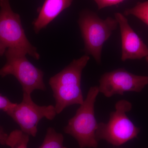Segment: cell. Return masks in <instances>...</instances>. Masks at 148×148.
<instances>
[{
    "instance_id": "1",
    "label": "cell",
    "mask_w": 148,
    "mask_h": 148,
    "mask_svg": "<svg viewBox=\"0 0 148 148\" xmlns=\"http://www.w3.org/2000/svg\"><path fill=\"white\" fill-rule=\"evenodd\" d=\"M89 59V56L86 54L74 59L61 72L49 79V84L53 91L57 114L69 106L83 103L82 75Z\"/></svg>"
},
{
    "instance_id": "2",
    "label": "cell",
    "mask_w": 148,
    "mask_h": 148,
    "mask_svg": "<svg viewBox=\"0 0 148 148\" xmlns=\"http://www.w3.org/2000/svg\"><path fill=\"white\" fill-rule=\"evenodd\" d=\"M78 23L86 54L91 56L97 64H101L103 45L117 28V21L110 16L102 19L94 12L84 9L79 14Z\"/></svg>"
},
{
    "instance_id": "3",
    "label": "cell",
    "mask_w": 148,
    "mask_h": 148,
    "mask_svg": "<svg viewBox=\"0 0 148 148\" xmlns=\"http://www.w3.org/2000/svg\"><path fill=\"white\" fill-rule=\"evenodd\" d=\"M99 93L98 86H91L83 103L64 127L65 133L75 138L80 148L98 147L95 133L98 123L95 116L94 106Z\"/></svg>"
},
{
    "instance_id": "4",
    "label": "cell",
    "mask_w": 148,
    "mask_h": 148,
    "mask_svg": "<svg viewBox=\"0 0 148 148\" xmlns=\"http://www.w3.org/2000/svg\"><path fill=\"white\" fill-rule=\"evenodd\" d=\"M7 49L18 51L36 60L40 59L37 49L26 36L20 15L14 12L10 0H0V56Z\"/></svg>"
},
{
    "instance_id": "5",
    "label": "cell",
    "mask_w": 148,
    "mask_h": 148,
    "mask_svg": "<svg viewBox=\"0 0 148 148\" xmlns=\"http://www.w3.org/2000/svg\"><path fill=\"white\" fill-rule=\"evenodd\" d=\"M115 108V111L110 114L108 123H98L95 136L98 142L106 140L113 146L118 147L137 138L140 128L135 126L126 114L132 109L131 103L120 100L116 103Z\"/></svg>"
},
{
    "instance_id": "6",
    "label": "cell",
    "mask_w": 148,
    "mask_h": 148,
    "mask_svg": "<svg viewBox=\"0 0 148 148\" xmlns=\"http://www.w3.org/2000/svg\"><path fill=\"white\" fill-rule=\"evenodd\" d=\"M5 54L6 62L0 69V76L15 77L21 85L23 93L31 94L35 90H46L43 81L44 73L28 60L27 54L11 49H7Z\"/></svg>"
},
{
    "instance_id": "7",
    "label": "cell",
    "mask_w": 148,
    "mask_h": 148,
    "mask_svg": "<svg viewBox=\"0 0 148 148\" xmlns=\"http://www.w3.org/2000/svg\"><path fill=\"white\" fill-rule=\"evenodd\" d=\"M17 124L22 132L35 137L38 124L43 118L52 120L56 115L55 107L52 105L40 106L32 100L31 94L23 93L22 101L16 103L6 112Z\"/></svg>"
},
{
    "instance_id": "8",
    "label": "cell",
    "mask_w": 148,
    "mask_h": 148,
    "mask_svg": "<svg viewBox=\"0 0 148 148\" xmlns=\"http://www.w3.org/2000/svg\"><path fill=\"white\" fill-rule=\"evenodd\" d=\"M99 81V92L110 98L115 94L123 95L125 92H141L148 84V77L135 75L119 68L105 73Z\"/></svg>"
},
{
    "instance_id": "9",
    "label": "cell",
    "mask_w": 148,
    "mask_h": 148,
    "mask_svg": "<svg viewBox=\"0 0 148 148\" xmlns=\"http://www.w3.org/2000/svg\"><path fill=\"white\" fill-rule=\"evenodd\" d=\"M114 18L120 30L121 61L141 59L148 56L147 46L131 28L124 14L117 12Z\"/></svg>"
},
{
    "instance_id": "10",
    "label": "cell",
    "mask_w": 148,
    "mask_h": 148,
    "mask_svg": "<svg viewBox=\"0 0 148 148\" xmlns=\"http://www.w3.org/2000/svg\"><path fill=\"white\" fill-rule=\"evenodd\" d=\"M73 0H45L34 21V29L38 34L72 4Z\"/></svg>"
},
{
    "instance_id": "11",
    "label": "cell",
    "mask_w": 148,
    "mask_h": 148,
    "mask_svg": "<svg viewBox=\"0 0 148 148\" xmlns=\"http://www.w3.org/2000/svg\"><path fill=\"white\" fill-rule=\"evenodd\" d=\"M64 137L53 127H49L42 144L38 148H67L64 146Z\"/></svg>"
},
{
    "instance_id": "12",
    "label": "cell",
    "mask_w": 148,
    "mask_h": 148,
    "mask_svg": "<svg viewBox=\"0 0 148 148\" xmlns=\"http://www.w3.org/2000/svg\"><path fill=\"white\" fill-rule=\"evenodd\" d=\"M29 135L21 130H15L8 135L5 145L11 148H27Z\"/></svg>"
},
{
    "instance_id": "13",
    "label": "cell",
    "mask_w": 148,
    "mask_h": 148,
    "mask_svg": "<svg viewBox=\"0 0 148 148\" xmlns=\"http://www.w3.org/2000/svg\"><path fill=\"white\" fill-rule=\"evenodd\" d=\"M125 16L132 15L137 17L148 26V0L139 2L131 8L125 9L123 12Z\"/></svg>"
},
{
    "instance_id": "14",
    "label": "cell",
    "mask_w": 148,
    "mask_h": 148,
    "mask_svg": "<svg viewBox=\"0 0 148 148\" xmlns=\"http://www.w3.org/2000/svg\"><path fill=\"white\" fill-rule=\"evenodd\" d=\"M97 5L98 10L108 7L119 4L125 0H93Z\"/></svg>"
},
{
    "instance_id": "15",
    "label": "cell",
    "mask_w": 148,
    "mask_h": 148,
    "mask_svg": "<svg viewBox=\"0 0 148 148\" xmlns=\"http://www.w3.org/2000/svg\"><path fill=\"white\" fill-rule=\"evenodd\" d=\"M16 104L12 103L7 97L0 95V110L6 112L14 107Z\"/></svg>"
},
{
    "instance_id": "16",
    "label": "cell",
    "mask_w": 148,
    "mask_h": 148,
    "mask_svg": "<svg viewBox=\"0 0 148 148\" xmlns=\"http://www.w3.org/2000/svg\"><path fill=\"white\" fill-rule=\"evenodd\" d=\"M8 135L5 133L3 128L0 127V143L3 145H5V143Z\"/></svg>"
},
{
    "instance_id": "17",
    "label": "cell",
    "mask_w": 148,
    "mask_h": 148,
    "mask_svg": "<svg viewBox=\"0 0 148 148\" xmlns=\"http://www.w3.org/2000/svg\"><path fill=\"white\" fill-rule=\"evenodd\" d=\"M145 59L146 61H147V63L148 64V56H147V57H145Z\"/></svg>"
}]
</instances>
